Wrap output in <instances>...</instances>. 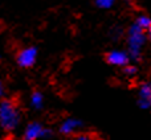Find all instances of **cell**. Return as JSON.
<instances>
[{"instance_id":"52a82bcc","label":"cell","mask_w":151,"mask_h":140,"mask_svg":"<svg viewBox=\"0 0 151 140\" xmlns=\"http://www.w3.org/2000/svg\"><path fill=\"white\" fill-rule=\"evenodd\" d=\"M150 98H151V83L150 82L142 83L141 87H139V99H143L150 104Z\"/></svg>"},{"instance_id":"8fae6325","label":"cell","mask_w":151,"mask_h":140,"mask_svg":"<svg viewBox=\"0 0 151 140\" xmlns=\"http://www.w3.org/2000/svg\"><path fill=\"white\" fill-rule=\"evenodd\" d=\"M123 73H125L126 75H129V77L135 75L137 68H135V66H131V65H126V66H123Z\"/></svg>"},{"instance_id":"5b68a950","label":"cell","mask_w":151,"mask_h":140,"mask_svg":"<svg viewBox=\"0 0 151 140\" xmlns=\"http://www.w3.org/2000/svg\"><path fill=\"white\" fill-rule=\"evenodd\" d=\"M105 60L107 64L114 66H126L130 62L129 54L126 52H122V50H111L105 56Z\"/></svg>"},{"instance_id":"e0dca14e","label":"cell","mask_w":151,"mask_h":140,"mask_svg":"<svg viewBox=\"0 0 151 140\" xmlns=\"http://www.w3.org/2000/svg\"><path fill=\"white\" fill-rule=\"evenodd\" d=\"M150 106H151V98H150Z\"/></svg>"},{"instance_id":"8992f818","label":"cell","mask_w":151,"mask_h":140,"mask_svg":"<svg viewBox=\"0 0 151 140\" xmlns=\"http://www.w3.org/2000/svg\"><path fill=\"white\" fill-rule=\"evenodd\" d=\"M81 126H82V123H81L78 119L69 118V119L64 120L63 124L60 126V132L64 134V135H73Z\"/></svg>"},{"instance_id":"9c48e42d","label":"cell","mask_w":151,"mask_h":140,"mask_svg":"<svg viewBox=\"0 0 151 140\" xmlns=\"http://www.w3.org/2000/svg\"><path fill=\"white\" fill-rule=\"evenodd\" d=\"M135 24L139 26V28L143 29V31H147V28H149L150 24H151V19L149 16H139V17L137 19Z\"/></svg>"},{"instance_id":"30bf717a","label":"cell","mask_w":151,"mask_h":140,"mask_svg":"<svg viewBox=\"0 0 151 140\" xmlns=\"http://www.w3.org/2000/svg\"><path fill=\"white\" fill-rule=\"evenodd\" d=\"M114 3H115V0H96L97 7L102 8V9H107V8H111Z\"/></svg>"},{"instance_id":"4fadbf2b","label":"cell","mask_w":151,"mask_h":140,"mask_svg":"<svg viewBox=\"0 0 151 140\" xmlns=\"http://www.w3.org/2000/svg\"><path fill=\"white\" fill-rule=\"evenodd\" d=\"M4 94H5V86H4V83H3V81L0 79V99L4 96Z\"/></svg>"},{"instance_id":"277c9868","label":"cell","mask_w":151,"mask_h":140,"mask_svg":"<svg viewBox=\"0 0 151 140\" xmlns=\"http://www.w3.org/2000/svg\"><path fill=\"white\" fill-rule=\"evenodd\" d=\"M37 58V49L35 46H28L19 50L16 54V62L21 68H32L36 62Z\"/></svg>"},{"instance_id":"ba28073f","label":"cell","mask_w":151,"mask_h":140,"mask_svg":"<svg viewBox=\"0 0 151 140\" xmlns=\"http://www.w3.org/2000/svg\"><path fill=\"white\" fill-rule=\"evenodd\" d=\"M42 103H44V96L40 91H33L31 95V104L33 109L40 110L42 107Z\"/></svg>"},{"instance_id":"3957f363","label":"cell","mask_w":151,"mask_h":140,"mask_svg":"<svg viewBox=\"0 0 151 140\" xmlns=\"http://www.w3.org/2000/svg\"><path fill=\"white\" fill-rule=\"evenodd\" d=\"M49 136H52V131L44 128L40 123L32 122L25 127L23 138L24 140H37L40 138H49Z\"/></svg>"},{"instance_id":"7c38bea8","label":"cell","mask_w":151,"mask_h":140,"mask_svg":"<svg viewBox=\"0 0 151 140\" xmlns=\"http://www.w3.org/2000/svg\"><path fill=\"white\" fill-rule=\"evenodd\" d=\"M72 140H94V138L89 134H77V135L73 136Z\"/></svg>"},{"instance_id":"7a4b0ae2","label":"cell","mask_w":151,"mask_h":140,"mask_svg":"<svg viewBox=\"0 0 151 140\" xmlns=\"http://www.w3.org/2000/svg\"><path fill=\"white\" fill-rule=\"evenodd\" d=\"M146 41V31L139 28L135 23L129 28L127 32V45H129V57L133 60H141L142 46Z\"/></svg>"},{"instance_id":"6da1fadb","label":"cell","mask_w":151,"mask_h":140,"mask_svg":"<svg viewBox=\"0 0 151 140\" xmlns=\"http://www.w3.org/2000/svg\"><path fill=\"white\" fill-rule=\"evenodd\" d=\"M21 119L20 109L15 99L5 98L0 101V127L4 131H13Z\"/></svg>"},{"instance_id":"5bb4252c","label":"cell","mask_w":151,"mask_h":140,"mask_svg":"<svg viewBox=\"0 0 151 140\" xmlns=\"http://www.w3.org/2000/svg\"><path fill=\"white\" fill-rule=\"evenodd\" d=\"M147 36H149V39H150V41H151V24H150L149 28H147Z\"/></svg>"},{"instance_id":"9a60e30c","label":"cell","mask_w":151,"mask_h":140,"mask_svg":"<svg viewBox=\"0 0 151 140\" xmlns=\"http://www.w3.org/2000/svg\"><path fill=\"white\" fill-rule=\"evenodd\" d=\"M0 140H13V139L9 138V136H7V138H3V139H0Z\"/></svg>"},{"instance_id":"2e32d148","label":"cell","mask_w":151,"mask_h":140,"mask_svg":"<svg viewBox=\"0 0 151 140\" xmlns=\"http://www.w3.org/2000/svg\"><path fill=\"white\" fill-rule=\"evenodd\" d=\"M1 29H3V24L0 23V32H1Z\"/></svg>"}]
</instances>
